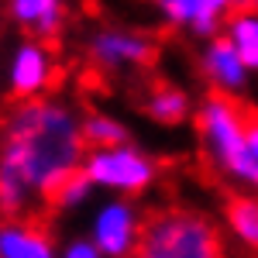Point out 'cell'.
<instances>
[{
	"label": "cell",
	"mask_w": 258,
	"mask_h": 258,
	"mask_svg": "<svg viewBox=\"0 0 258 258\" xmlns=\"http://www.w3.org/2000/svg\"><path fill=\"white\" fill-rule=\"evenodd\" d=\"M244 117H248V107L238 97L214 93L197 110V135L203 155L220 179L234 182L244 193H258V165L248 155Z\"/></svg>",
	"instance_id": "7a4b0ae2"
},
{
	"label": "cell",
	"mask_w": 258,
	"mask_h": 258,
	"mask_svg": "<svg viewBox=\"0 0 258 258\" xmlns=\"http://www.w3.org/2000/svg\"><path fill=\"white\" fill-rule=\"evenodd\" d=\"M224 38L234 45V52L248 66V73H258V11L255 7L231 11V21L224 28Z\"/></svg>",
	"instance_id": "7c38bea8"
},
{
	"label": "cell",
	"mask_w": 258,
	"mask_h": 258,
	"mask_svg": "<svg viewBox=\"0 0 258 258\" xmlns=\"http://www.w3.org/2000/svg\"><path fill=\"white\" fill-rule=\"evenodd\" d=\"M220 7H224V14H231V11H241V7H251V0H217Z\"/></svg>",
	"instance_id": "d6986e66"
},
{
	"label": "cell",
	"mask_w": 258,
	"mask_h": 258,
	"mask_svg": "<svg viewBox=\"0 0 258 258\" xmlns=\"http://www.w3.org/2000/svg\"><path fill=\"white\" fill-rule=\"evenodd\" d=\"M0 258H59V248L41 224L7 217L0 224Z\"/></svg>",
	"instance_id": "9c48e42d"
},
{
	"label": "cell",
	"mask_w": 258,
	"mask_h": 258,
	"mask_svg": "<svg viewBox=\"0 0 258 258\" xmlns=\"http://www.w3.org/2000/svg\"><path fill=\"white\" fill-rule=\"evenodd\" d=\"M227 227L238 244L258 251V193H234L227 200Z\"/></svg>",
	"instance_id": "5bb4252c"
},
{
	"label": "cell",
	"mask_w": 258,
	"mask_h": 258,
	"mask_svg": "<svg viewBox=\"0 0 258 258\" xmlns=\"http://www.w3.org/2000/svg\"><path fill=\"white\" fill-rule=\"evenodd\" d=\"M55 83V59L48 52V45L38 38L18 45V52L11 55V69H7V90L14 100L28 97H45Z\"/></svg>",
	"instance_id": "52a82bcc"
},
{
	"label": "cell",
	"mask_w": 258,
	"mask_h": 258,
	"mask_svg": "<svg viewBox=\"0 0 258 258\" xmlns=\"http://www.w3.org/2000/svg\"><path fill=\"white\" fill-rule=\"evenodd\" d=\"M7 11H11L18 28H24L38 41H52L62 31V21H66V4L62 0H11Z\"/></svg>",
	"instance_id": "8fae6325"
},
{
	"label": "cell",
	"mask_w": 258,
	"mask_h": 258,
	"mask_svg": "<svg viewBox=\"0 0 258 258\" xmlns=\"http://www.w3.org/2000/svg\"><path fill=\"white\" fill-rule=\"evenodd\" d=\"M145 110H148V117L155 120V124L176 127V124H182V120L193 114V103H189V93L186 90H179L172 83H162V86H155L148 93Z\"/></svg>",
	"instance_id": "4fadbf2b"
},
{
	"label": "cell",
	"mask_w": 258,
	"mask_h": 258,
	"mask_svg": "<svg viewBox=\"0 0 258 258\" xmlns=\"http://www.w3.org/2000/svg\"><path fill=\"white\" fill-rule=\"evenodd\" d=\"M59 258H103V255H100V248L90 238H73L62 244Z\"/></svg>",
	"instance_id": "e0dca14e"
},
{
	"label": "cell",
	"mask_w": 258,
	"mask_h": 258,
	"mask_svg": "<svg viewBox=\"0 0 258 258\" xmlns=\"http://www.w3.org/2000/svg\"><path fill=\"white\" fill-rule=\"evenodd\" d=\"M155 7L172 28H186L200 38H214L224 21V7L217 0H155Z\"/></svg>",
	"instance_id": "30bf717a"
},
{
	"label": "cell",
	"mask_w": 258,
	"mask_h": 258,
	"mask_svg": "<svg viewBox=\"0 0 258 258\" xmlns=\"http://www.w3.org/2000/svg\"><path fill=\"white\" fill-rule=\"evenodd\" d=\"M90 197H93V182L86 179V172H73V176H66L59 182V189L48 197V203L55 207V210H76V207H83V203H90Z\"/></svg>",
	"instance_id": "2e32d148"
},
{
	"label": "cell",
	"mask_w": 258,
	"mask_h": 258,
	"mask_svg": "<svg viewBox=\"0 0 258 258\" xmlns=\"http://www.w3.org/2000/svg\"><path fill=\"white\" fill-rule=\"evenodd\" d=\"M80 169L93 182V189H107L131 200L148 193L159 179V162L135 148L131 141H120L110 148H86Z\"/></svg>",
	"instance_id": "277c9868"
},
{
	"label": "cell",
	"mask_w": 258,
	"mask_h": 258,
	"mask_svg": "<svg viewBox=\"0 0 258 258\" xmlns=\"http://www.w3.org/2000/svg\"><path fill=\"white\" fill-rule=\"evenodd\" d=\"M86 141L80 114L52 97L14 100L0 131V214L24 217L31 200H48L80 172Z\"/></svg>",
	"instance_id": "6da1fadb"
},
{
	"label": "cell",
	"mask_w": 258,
	"mask_h": 258,
	"mask_svg": "<svg viewBox=\"0 0 258 258\" xmlns=\"http://www.w3.org/2000/svg\"><path fill=\"white\" fill-rule=\"evenodd\" d=\"M203 76L214 86V93H224V97H238L248 86V66L241 62L234 45L224 35H214L207 41V48H203Z\"/></svg>",
	"instance_id": "ba28073f"
},
{
	"label": "cell",
	"mask_w": 258,
	"mask_h": 258,
	"mask_svg": "<svg viewBox=\"0 0 258 258\" xmlns=\"http://www.w3.org/2000/svg\"><path fill=\"white\" fill-rule=\"evenodd\" d=\"M80 131H83L86 148H110V145L127 141V127H124L117 117H110V114H97V110L86 114V117H80Z\"/></svg>",
	"instance_id": "9a60e30c"
},
{
	"label": "cell",
	"mask_w": 258,
	"mask_h": 258,
	"mask_svg": "<svg viewBox=\"0 0 258 258\" xmlns=\"http://www.w3.org/2000/svg\"><path fill=\"white\" fill-rule=\"evenodd\" d=\"M90 59L103 73L145 69L155 62V41L141 31H127V28H100L90 38Z\"/></svg>",
	"instance_id": "8992f818"
},
{
	"label": "cell",
	"mask_w": 258,
	"mask_h": 258,
	"mask_svg": "<svg viewBox=\"0 0 258 258\" xmlns=\"http://www.w3.org/2000/svg\"><path fill=\"white\" fill-rule=\"evenodd\" d=\"M141 224H145V217H141L138 203L131 197H114L93 214L90 241L100 248L103 258H131L141 238Z\"/></svg>",
	"instance_id": "5b68a950"
},
{
	"label": "cell",
	"mask_w": 258,
	"mask_h": 258,
	"mask_svg": "<svg viewBox=\"0 0 258 258\" xmlns=\"http://www.w3.org/2000/svg\"><path fill=\"white\" fill-rule=\"evenodd\" d=\"M131 258H224V238L207 214L162 207L145 217Z\"/></svg>",
	"instance_id": "3957f363"
},
{
	"label": "cell",
	"mask_w": 258,
	"mask_h": 258,
	"mask_svg": "<svg viewBox=\"0 0 258 258\" xmlns=\"http://www.w3.org/2000/svg\"><path fill=\"white\" fill-rule=\"evenodd\" d=\"M244 141H248V155L258 165V110H248L244 117Z\"/></svg>",
	"instance_id": "ac0fdd59"
},
{
	"label": "cell",
	"mask_w": 258,
	"mask_h": 258,
	"mask_svg": "<svg viewBox=\"0 0 258 258\" xmlns=\"http://www.w3.org/2000/svg\"><path fill=\"white\" fill-rule=\"evenodd\" d=\"M251 7H255V11H258V0H251Z\"/></svg>",
	"instance_id": "ffe728a7"
}]
</instances>
